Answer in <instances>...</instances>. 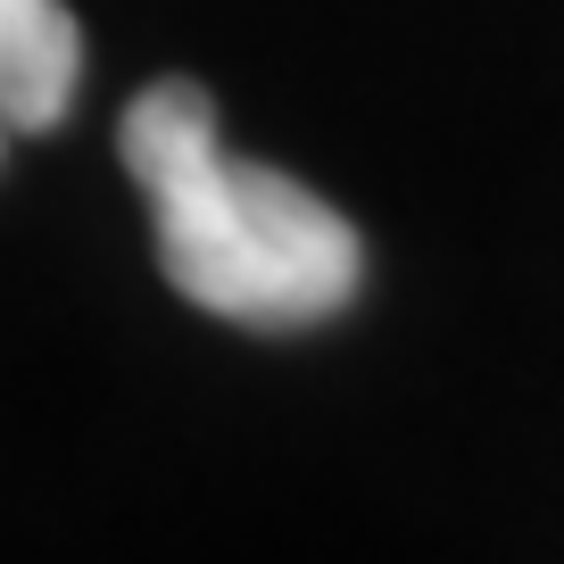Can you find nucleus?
<instances>
[{
  "instance_id": "1",
  "label": "nucleus",
  "mask_w": 564,
  "mask_h": 564,
  "mask_svg": "<svg viewBox=\"0 0 564 564\" xmlns=\"http://www.w3.org/2000/svg\"><path fill=\"white\" fill-rule=\"evenodd\" d=\"M124 175L150 208L159 274L199 316L249 324V333H300L366 291V241L324 192L232 159L216 100L192 75L133 91L117 124Z\"/></svg>"
},
{
  "instance_id": "2",
  "label": "nucleus",
  "mask_w": 564,
  "mask_h": 564,
  "mask_svg": "<svg viewBox=\"0 0 564 564\" xmlns=\"http://www.w3.org/2000/svg\"><path fill=\"white\" fill-rule=\"evenodd\" d=\"M84 84V25L67 0H0V150L51 133Z\"/></svg>"
}]
</instances>
